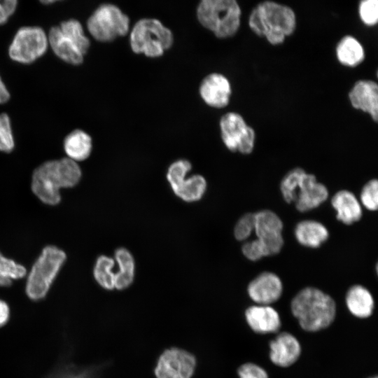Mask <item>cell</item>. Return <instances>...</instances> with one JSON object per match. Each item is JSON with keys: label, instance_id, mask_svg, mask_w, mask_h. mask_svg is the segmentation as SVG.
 I'll list each match as a JSON object with an SVG mask.
<instances>
[{"label": "cell", "instance_id": "484cf974", "mask_svg": "<svg viewBox=\"0 0 378 378\" xmlns=\"http://www.w3.org/2000/svg\"><path fill=\"white\" fill-rule=\"evenodd\" d=\"M114 261L105 255L99 256L94 268V276L97 283L104 288L113 289L115 282V273L112 272Z\"/></svg>", "mask_w": 378, "mask_h": 378}, {"label": "cell", "instance_id": "5bb4252c", "mask_svg": "<svg viewBox=\"0 0 378 378\" xmlns=\"http://www.w3.org/2000/svg\"><path fill=\"white\" fill-rule=\"evenodd\" d=\"M199 93L206 105L220 109L228 106L232 88L227 76L220 73L214 72L208 74L202 80Z\"/></svg>", "mask_w": 378, "mask_h": 378}, {"label": "cell", "instance_id": "ba28073f", "mask_svg": "<svg viewBox=\"0 0 378 378\" xmlns=\"http://www.w3.org/2000/svg\"><path fill=\"white\" fill-rule=\"evenodd\" d=\"M66 259L64 251L55 246L43 248L27 276L26 293L30 299L39 300L47 295Z\"/></svg>", "mask_w": 378, "mask_h": 378}, {"label": "cell", "instance_id": "52a82bcc", "mask_svg": "<svg viewBox=\"0 0 378 378\" xmlns=\"http://www.w3.org/2000/svg\"><path fill=\"white\" fill-rule=\"evenodd\" d=\"M174 43V35L160 20L143 18L133 26L130 36L132 50L147 57L156 58L164 55Z\"/></svg>", "mask_w": 378, "mask_h": 378}, {"label": "cell", "instance_id": "7a4b0ae2", "mask_svg": "<svg viewBox=\"0 0 378 378\" xmlns=\"http://www.w3.org/2000/svg\"><path fill=\"white\" fill-rule=\"evenodd\" d=\"M81 175L78 164L69 158L47 161L33 172L31 190L43 203L56 205L61 201L59 190L75 186Z\"/></svg>", "mask_w": 378, "mask_h": 378}, {"label": "cell", "instance_id": "9a60e30c", "mask_svg": "<svg viewBox=\"0 0 378 378\" xmlns=\"http://www.w3.org/2000/svg\"><path fill=\"white\" fill-rule=\"evenodd\" d=\"M351 106L368 114L375 122L378 120V84L371 79L356 80L348 92Z\"/></svg>", "mask_w": 378, "mask_h": 378}, {"label": "cell", "instance_id": "d4e9b609", "mask_svg": "<svg viewBox=\"0 0 378 378\" xmlns=\"http://www.w3.org/2000/svg\"><path fill=\"white\" fill-rule=\"evenodd\" d=\"M115 259L120 271L115 274L114 286L118 290L128 287L134 278V262L130 253L125 248H118L115 251Z\"/></svg>", "mask_w": 378, "mask_h": 378}, {"label": "cell", "instance_id": "6da1fadb", "mask_svg": "<svg viewBox=\"0 0 378 378\" xmlns=\"http://www.w3.org/2000/svg\"><path fill=\"white\" fill-rule=\"evenodd\" d=\"M248 24L253 34L264 38L272 46L282 45L294 34L297 17L288 5L272 0L259 2L251 10Z\"/></svg>", "mask_w": 378, "mask_h": 378}, {"label": "cell", "instance_id": "8fae6325", "mask_svg": "<svg viewBox=\"0 0 378 378\" xmlns=\"http://www.w3.org/2000/svg\"><path fill=\"white\" fill-rule=\"evenodd\" d=\"M283 223L280 218L270 210L255 213L254 231L257 239L251 241L254 254L259 258L278 253L284 245L281 234Z\"/></svg>", "mask_w": 378, "mask_h": 378}, {"label": "cell", "instance_id": "d590c367", "mask_svg": "<svg viewBox=\"0 0 378 378\" xmlns=\"http://www.w3.org/2000/svg\"><path fill=\"white\" fill-rule=\"evenodd\" d=\"M39 1H41V3L43 4L48 5V4H51L61 0H39Z\"/></svg>", "mask_w": 378, "mask_h": 378}, {"label": "cell", "instance_id": "9c48e42d", "mask_svg": "<svg viewBox=\"0 0 378 378\" xmlns=\"http://www.w3.org/2000/svg\"><path fill=\"white\" fill-rule=\"evenodd\" d=\"M130 21L117 6L103 4L94 10L86 24L89 33L96 41L106 43L127 34Z\"/></svg>", "mask_w": 378, "mask_h": 378}, {"label": "cell", "instance_id": "7c38bea8", "mask_svg": "<svg viewBox=\"0 0 378 378\" xmlns=\"http://www.w3.org/2000/svg\"><path fill=\"white\" fill-rule=\"evenodd\" d=\"M48 47V36L37 26H25L15 33L9 46L10 57L19 63L29 64L43 55Z\"/></svg>", "mask_w": 378, "mask_h": 378}, {"label": "cell", "instance_id": "4dcf8cb0", "mask_svg": "<svg viewBox=\"0 0 378 378\" xmlns=\"http://www.w3.org/2000/svg\"><path fill=\"white\" fill-rule=\"evenodd\" d=\"M255 214L248 213L243 215L234 227L235 238L239 241L247 239L254 230Z\"/></svg>", "mask_w": 378, "mask_h": 378}, {"label": "cell", "instance_id": "d6986e66", "mask_svg": "<svg viewBox=\"0 0 378 378\" xmlns=\"http://www.w3.org/2000/svg\"><path fill=\"white\" fill-rule=\"evenodd\" d=\"M337 62L343 66L356 68L365 59V50L362 43L354 36H343L335 49Z\"/></svg>", "mask_w": 378, "mask_h": 378}, {"label": "cell", "instance_id": "f546056e", "mask_svg": "<svg viewBox=\"0 0 378 378\" xmlns=\"http://www.w3.org/2000/svg\"><path fill=\"white\" fill-rule=\"evenodd\" d=\"M363 204L370 211H376L378 207V181L372 178L363 187L360 192Z\"/></svg>", "mask_w": 378, "mask_h": 378}, {"label": "cell", "instance_id": "836d02e7", "mask_svg": "<svg viewBox=\"0 0 378 378\" xmlns=\"http://www.w3.org/2000/svg\"><path fill=\"white\" fill-rule=\"evenodd\" d=\"M10 309L8 304L0 300V328L4 326L8 321Z\"/></svg>", "mask_w": 378, "mask_h": 378}, {"label": "cell", "instance_id": "d6a6232c", "mask_svg": "<svg viewBox=\"0 0 378 378\" xmlns=\"http://www.w3.org/2000/svg\"><path fill=\"white\" fill-rule=\"evenodd\" d=\"M18 0H0V25L6 24L14 14Z\"/></svg>", "mask_w": 378, "mask_h": 378}, {"label": "cell", "instance_id": "5b68a950", "mask_svg": "<svg viewBox=\"0 0 378 378\" xmlns=\"http://www.w3.org/2000/svg\"><path fill=\"white\" fill-rule=\"evenodd\" d=\"M200 24L216 37H233L241 26V7L237 0H200L197 8Z\"/></svg>", "mask_w": 378, "mask_h": 378}, {"label": "cell", "instance_id": "f1b7e54d", "mask_svg": "<svg viewBox=\"0 0 378 378\" xmlns=\"http://www.w3.org/2000/svg\"><path fill=\"white\" fill-rule=\"evenodd\" d=\"M15 146L10 121L6 113L0 114V150L6 153L12 151Z\"/></svg>", "mask_w": 378, "mask_h": 378}, {"label": "cell", "instance_id": "4316f807", "mask_svg": "<svg viewBox=\"0 0 378 378\" xmlns=\"http://www.w3.org/2000/svg\"><path fill=\"white\" fill-rule=\"evenodd\" d=\"M27 274L25 267L0 252V286H8L13 280L23 278Z\"/></svg>", "mask_w": 378, "mask_h": 378}, {"label": "cell", "instance_id": "3957f363", "mask_svg": "<svg viewBox=\"0 0 378 378\" xmlns=\"http://www.w3.org/2000/svg\"><path fill=\"white\" fill-rule=\"evenodd\" d=\"M291 312L301 328L308 332H316L328 327L336 315L334 300L321 290L307 287L292 300Z\"/></svg>", "mask_w": 378, "mask_h": 378}, {"label": "cell", "instance_id": "ac0fdd59", "mask_svg": "<svg viewBox=\"0 0 378 378\" xmlns=\"http://www.w3.org/2000/svg\"><path fill=\"white\" fill-rule=\"evenodd\" d=\"M249 327L255 332L266 334L277 332L281 327L278 312L269 305H254L245 312Z\"/></svg>", "mask_w": 378, "mask_h": 378}, {"label": "cell", "instance_id": "e0dca14e", "mask_svg": "<svg viewBox=\"0 0 378 378\" xmlns=\"http://www.w3.org/2000/svg\"><path fill=\"white\" fill-rule=\"evenodd\" d=\"M270 358L276 365L286 368L292 365L301 354V345L290 332L279 333L270 342Z\"/></svg>", "mask_w": 378, "mask_h": 378}, {"label": "cell", "instance_id": "ffe728a7", "mask_svg": "<svg viewBox=\"0 0 378 378\" xmlns=\"http://www.w3.org/2000/svg\"><path fill=\"white\" fill-rule=\"evenodd\" d=\"M331 204L337 211V220L346 225L359 220L362 216V209L353 192L342 190L337 192L331 200Z\"/></svg>", "mask_w": 378, "mask_h": 378}, {"label": "cell", "instance_id": "30bf717a", "mask_svg": "<svg viewBox=\"0 0 378 378\" xmlns=\"http://www.w3.org/2000/svg\"><path fill=\"white\" fill-rule=\"evenodd\" d=\"M220 137L224 146L232 153L251 154L256 143V132L242 115L229 111L219 120Z\"/></svg>", "mask_w": 378, "mask_h": 378}, {"label": "cell", "instance_id": "2e32d148", "mask_svg": "<svg viewBox=\"0 0 378 378\" xmlns=\"http://www.w3.org/2000/svg\"><path fill=\"white\" fill-rule=\"evenodd\" d=\"M247 290L253 301L260 305H268L279 299L283 286L277 275L264 272L249 283Z\"/></svg>", "mask_w": 378, "mask_h": 378}, {"label": "cell", "instance_id": "1f68e13d", "mask_svg": "<svg viewBox=\"0 0 378 378\" xmlns=\"http://www.w3.org/2000/svg\"><path fill=\"white\" fill-rule=\"evenodd\" d=\"M237 374L239 378H269L267 372L262 367L253 363L241 365Z\"/></svg>", "mask_w": 378, "mask_h": 378}, {"label": "cell", "instance_id": "277c9868", "mask_svg": "<svg viewBox=\"0 0 378 378\" xmlns=\"http://www.w3.org/2000/svg\"><path fill=\"white\" fill-rule=\"evenodd\" d=\"M280 190L287 203L295 202L296 209L305 212L316 208L328 197L326 186L316 176L301 167L288 171L280 183Z\"/></svg>", "mask_w": 378, "mask_h": 378}, {"label": "cell", "instance_id": "4fadbf2b", "mask_svg": "<svg viewBox=\"0 0 378 378\" xmlns=\"http://www.w3.org/2000/svg\"><path fill=\"white\" fill-rule=\"evenodd\" d=\"M196 360L189 352L171 348L160 356L155 374L157 378H191L195 371Z\"/></svg>", "mask_w": 378, "mask_h": 378}, {"label": "cell", "instance_id": "44dd1931", "mask_svg": "<svg viewBox=\"0 0 378 378\" xmlns=\"http://www.w3.org/2000/svg\"><path fill=\"white\" fill-rule=\"evenodd\" d=\"M346 304L354 316L361 318L370 316L374 309V300L371 293L360 285L353 286L348 290Z\"/></svg>", "mask_w": 378, "mask_h": 378}, {"label": "cell", "instance_id": "8992f818", "mask_svg": "<svg viewBox=\"0 0 378 378\" xmlns=\"http://www.w3.org/2000/svg\"><path fill=\"white\" fill-rule=\"evenodd\" d=\"M48 45L63 61L74 65L80 64L90 46L80 22L75 19L62 22L52 27L48 36Z\"/></svg>", "mask_w": 378, "mask_h": 378}, {"label": "cell", "instance_id": "e575fe53", "mask_svg": "<svg viewBox=\"0 0 378 378\" xmlns=\"http://www.w3.org/2000/svg\"><path fill=\"white\" fill-rule=\"evenodd\" d=\"M9 92L0 77V104L6 102L9 99Z\"/></svg>", "mask_w": 378, "mask_h": 378}, {"label": "cell", "instance_id": "83f0119b", "mask_svg": "<svg viewBox=\"0 0 378 378\" xmlns=\"http://www.w3.org/2000/svg\"><path fill=\"white\" fill-rule=\"evenodd\" d=\"M358 13L364 25L368 27L376 26L378 22V0H360Z\"/></svg>", "mask_w": 378, "mask_h": 378}, {"label": "cell", "instance_id": "7402d4cb", "mask_svg": "<svg viewBox=\"0 0 378 378\" xmlns=\"http://www.w3.org/2000/svg\"><path fill=\"white\" fill-rule=\"evenodd\" d=\"M295 236L302 245L317 248L327 240L328 231L322 223L316 220H306L297 224Z\"/></svg>", "mask_w": 378, "mask_h": 378}, {"label": "cell", "instance_id": "cb8c5ba5", "mask_svg": "<svg viewBox=\"0 0 378 378\" xmlns=\"http://www.w3.org/2000/svg\"><path fill=\"white\" fill-rule=\"evenodd\" d=\"M182 176L174 184L171 185L174 192L186 202H194L200 200L205 192L206 182L205 178L199 174Z\"/></svg>", "mask_w": 378, "mask_h": 378}, {"label": "cell", "instance_id": "8d00e7d4", "mask_svg": "<svg viewBox=\"0 0 378 378\" xmlns=\"http://www.w3.org/2000/svg\"><path fill=\"white\" fill-rule=\"evenodd\" d=\"M370 378H378L377 376L375 377H370Z\"/></svg>", "mask_w": 378, "mask_h": 378}, {"label": "cell", "instance_id": "603a6c76", "mask_svg": "<svg viewBox=\"0 0 378 378\" xmlns=\"http://www.w3.org/2000/svg\"><path fill=\"white\" fill-rule=\"evenodd\" d=\"M64 149L69 159L75 162L85 160L92 150V138L81 130H74L64 139Z\"/></svg>", "mask_w": 378, "mask_h": 378}]
</instances>
